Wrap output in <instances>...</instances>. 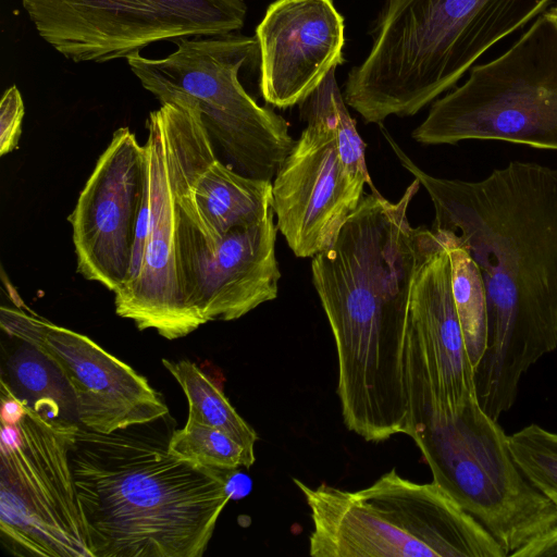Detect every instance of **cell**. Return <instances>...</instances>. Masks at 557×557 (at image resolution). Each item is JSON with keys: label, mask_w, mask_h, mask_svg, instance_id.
Returning <instances> with one entry per match:
<instances>
[{"label": "cell", "mask_w": 557, "mask_h": 557, "mask_svg": "<svg viewBox=\"0 0 557 557\" xmlns=\"http://www.w3.org/2000/svg\"><path fill=\"white\" fill-rule=\"evenodd\" d=\"M310 510L312 557H506L488 531L435 481L396 469L347 491L294 478Z\"/></svg>", "instance_id": "obj_6"}, {"label": "cell", "mask_w": 557, "mask_h": 557, "mask_svg": "<svg viewBox=\"0 0 557 557\" xmlns=\"http://www.w3.org/2000/svg\"><path fill=\"white\" fill-rule=\"evenodd\" d=\"M162 363L187 398L188 418L226 433L255 456L258 435L221 388L189 360L162 359Z\"/></svg>", "instance_id": "obj_19"}, {"label": "cell", "mask_w": 557, "mask_h": 557, "mask_svg": "<svg viewBox=\"0 0 557 557\" xmlns=\"http://www.w3.org/2000/svg\"><path fill=\"white\" fill-rule=\"evenodd\" d=\"M305 120L306 127L272 182V210L295 256L312 258L334 244L366 184L342 162L325 117L307 104Z\"/></svg>", "instance_id": "obj_15"}, {"label": "cell", "mask_w": 557, "mask_h": 557, "mask_svg": "<svg viewBox=\"0 0 557 557\" xmlns=\"http://www.w3.org/2000/svg\"><path fill=\"white\" fill-rule=\"evenodd\" d=\"M416 265L403 338V370L410 436L430 418L456 412L478 398L451 288V264L444 235L414 231Z\"/></svg>", "instance_id": "obj_12"}, {"label": "cell", "mask_w": 557, "mask_h": 557, "mask_svg": "<svg viewBox=\"0 0 557 557\" xmlns=\"http://www.w3.org/2000/svg\"><path fill=\"white\" fill-rule=\"evenodd\" d=\"M194 199L212 252L228 232L269 214L272 181L245 176L216 158L197 177Z\"/></svg>", "instance_id": "obj_18"}, {"label": "cell", "mask_w": 557, "mask_h": 557, "mask_svg": "<svg viewBox=\"0 0 557 557\" xmlns=\"http://www.w3.org/2000/svg\"><path fill=\"white\" fill-rule=\"evenodd\" d=\"M508 443L525 478L557 509V433L531 423L508 435Z\"/></svg>", "instance_id": "obj_23"}, {"label": "cell", "mask_w": 557, "mask_h": 557, "mask_svg": "<svg viewBox=\"0 0 557 557\" xmlns=\"http://www.w3.org/2000/svg\"><path fill=\"white\" fill-rule=\"evenodd\" d=\"M435 481L476 519L507 556L557 523L556 507L525 478L508 435L478 398L434 416L409 436Z\"/></svg>", "instance_id": "obj_9"}, {"label": "cell", "mask_w": 557, "mask_h": 557, "mask_svg": "<svg viewBox=\"0 0 557 557\" xmlns=\"http://www.w3.org/2000/svg\"><path fill=\"white\" fill-rule=\"evenodd\" d=\"M381 129L428 191L431 230L453 233L481 272L488 335L475 387L498 420L515 404L521 376L557 348V168L516 160L479 181L435 177Z\"/></svg>", "instance_id": "obj_1"}, {"label": "cell", "mask_w": 557, "mask_h": 557, "mask_svg": "<svg viewBox=\"0 0 557 557\" xmlns=\"http://www.w3.org/2000/svg\"><path fill=\"white\" fill-rule=\"evenodd\" d=\"M414 177L396 202L364 194L334 244L312 257L313 286L334 338L345 426L383 442L409 426L403 338L416 265L407 210Z\"/></svg>", "instance_id": "obj_2"}, {"label": "cell", "mask_w": 557, "mask_h": 557, "mask_svg": "<svg viewBox=\"0 0 557 557\" xmlns=\"http://www.w3.org/2000/svg\"><path fill=\"white\" fill-rule=\"evenodd\" d=\"M549 2L386 0L368 57L347 76L344 99L367 123L414 115Z\"/></svg>", "instance_id": "obj_4"}, {"label": "cell", "mask_w": 557, "mask_h": 557, "mask_svg": "<svg viewBox=\"0 0 557 557\" xmlns=\"http://www.w3.org/2000/svg\"><path fill=\"white\" fill-rule=\"evenodd\" d=\"M164 58H126L141 86L160 103L185 98L195 103L214 147L236 172L274 178L295 145L286 120L259 106L238 78L259 52L256 38L227 34L178 38Z\"/></svg>", "instance_id": "obj_7"}, {"label": "cell", "mask_w": 557, "mask_h": 557, "mask_svg": "<svg viewBox=\"0 0 557 557\" xmlns=\"http://www.w3.org/2000/svg\"><path fill=\"white\" fill-rule=\"evenodd\" d=\"M53 363L38 349L26 344L9 360L11 389L21 393L26 404L34 400L35 409H48L49 412L64 417L62 407L65 400L57 375H52ZM65 418V417H64ZM67 419V418H66Z\"/></svg>", "instance_id": "obj_24"}, {"label": "cell", "mask_w": 557, "mask_h": 557, "mask_svg": "<svg viewBox=\"0 0 557 557\" xmlns=\"http://www.w3.org/2000/svg\"><path fill=\"white\" fill-rule=\"evenodd\" d=\"M557 556V523L531 543L511 554V557Z\"/></svg>", "instance_id": "obj_26"}, {"label": "cell", "mask_w": 557, "mask_h": 557, "mask_svg": "<svg viewBox=\"0 0 557 557\" xmlns=\"http://www.w3.org/2000/svg\"><path fill=\"white\" fill-rule=\"evenodd\" d=\"M1 424L3 545L17 556L92 557L70 459L78 424L26 403L17 424Z\"/></svg>", "instance_id": "obj_10"}, {"label": "cell", "mask_w": 557, "mask_h": 557, "mask_svg": "<svg viewBox=\"0 0 557 557\" xmlns=\"http://www.w3.org/2000/svg\"><path fill=\"white\" fill-rule=\"evenodd\" d=\"M1 391V423L17 424L25 413V401L17 397L3 380Z\"/></svg>", "instance_id": "obj_27"}, {"label": "cell", "mask_w": 557, "mask_h": 557, "mask_svg": "<svg viewBox=\"0 0 557 557\" xmlns=\"http://www.w3.org/2000/svg\"><path fill=\"white\" fill-rule=\"evenodd\" d=\"M25 113L24 102L16 86L8 88L0 102V154L18 147L21 125Z\"/></svg>", "instance_id": "obj_25"}, {"label": "cell", "mask_w": 557, "mask_h": 557, "mask_svg": "<svg viewBox=\"0 0 557 557\" xmlns=\"http://www.w3.org/2000/svg\"><path fill=\"white\" fill-rule=\"evenodd\" d=\"M145 191V147L128 127H120L67 218L84 278L113 293L127 283Z\"/></svg>", "instance_id": "obj_14"}, {"label": "cell", "mask_w": 557, "mask_h": 557, "mask_svg": "<svg viewBox=\"0 0 557 557\" xmlns=\"http://www.w3.org/2000/svg\"><path fill=\"white\" fill-rule=\"evenodd\" d=\"M1 327L53 363L73 395L83 426L111 433L169 413L145 376L89 337L7 307H1Z\"/></svg>", "instance_id": "obj_13"}, {"label": "cell", "mask_w": 557, "mask_h": 557, "mask_svg": "<svg viewBox=\"0 0 557 557\" xmlns=\"http://www.w3.org/2000/svg\"><path fill=\"white\" fill-rule=\"evenodd\" d=\"M147 129L149 214L143 261L136 280L114 293V305L116 314L134 321L138 330L153 329L176 339L203 324L183 290L182 258L201 235L208 239L194 186L218 154L197 106L188 99L174 98L151 111Z\"/></svg>", "instance_id": "obj_5"}, {"label": "cell", "mask_w": 557, "mask_h": 557, "mask_svg": "<svg viewBox=\"0 0 557 557\" xmlns=\"http://www.w3.org/2000/svg\"><path fill=\"white\" fill-rule=\"evenodd\" d=\"M38 35L65 59L104 63L162 40L222 36L245 23L244 0H22Z\"/></svg>", "instance_id": "obj_11"}, {"label": "cell", "mask_w": 557, "mask_h": 557, "mask_svg": "<svg viewBox=\"0 0 557 557\" xmlns=\"http://www.w3.org/2000/svg\"><path fill=\"white\" fill-rule=\"evenodd\" d=\"M256 39L262 97L280 109L306 101L344 62V18L332 0H275Z\"/></svg>", "instance_id": "obj_16"}, {"label": "cell", "mask_w": 557, "mask_h": 557, "mask_svg": "<svg viewBox=\"0 0 557 557\" xmlns=\"http://www.w3.org/2000/svg\"><path fill=\"white\" fill-rule=\"evenodd\" d=\"M550 20H553L557 24V4L552 7L546 13H544Z\"/></svg>", "instance_id": "obj_28"}, {"label": "cell", "mask_w": 557, "mask_h": 557, "mask_svg": "<svg viewBox=\"0 0 557 557\" xmlns=\"http://www.w3.org/2000/svg\"><path fill=\"white\" fill-rule=\"evenodd\" d=\"M411 136L423 145L498 140L557 151V24L540 15L506 52L436 100Z\"/></svg>", "instance_id": "obj_8"}, {"label": "cell", "mask_w": 557, "mask_h": 557, "mask_svg": "<svg viewBox=\"0 0 557 557\" xmlns=\"http://www.w3.org/2000/svg\"><path fill=\"white\" fill-rule=\"evenodd\" d=\"M143 424L79 426L70 459L92 557H201L235 470L171 454Z\"/></svg>", "instance_id": "obj_3"}, {"label": "cell", "mask_w": 557, "mask_h": 557, "mask_svg": "<svg viewBox=\"0 0 557 557\" xmlns=\"http://www.w3.org/2000/svg\"><path fill=\"white\" fill-rule=\"evenodd\" d=\"M308 106L319 111L330 124L336 139L342 162L358 181L370 185L371 193L379 194L366 164V145L350 116L343 94L337 85L335 70H332L317 89L309 96Z\"/></svg>", "instance_id": "obj_21"}, {"label": "cell", "mask_w": 557, "mask_h": 557, "mask_svg": "<svg viewBox=\"0 0 557 557\" xmlns=\"http://www.w3.org/2000/svg\"><path fill=\"white\" fill-rule=\"evenodd\" d=\"M168 449L180 458L223 470L250 468L256 461V456L226 433L189 418L183 429L171 434Z\"/></svg>", "instance_id": "obj_22"}, {"label": "cell", "mask_w": 557, "mask_h": 557, "mask_svg": "<svg viewBox=\"0 0 557 557\" xmlns=\"http://www.w3.org/2000/svg\"><path fill=\"white\" fill-rule=\"evenodd\" d=\"M274 212L224 235L198 263L193 305L203 323L242 318L277 297L281 272L275 255Z\"/></svg>", "instance_id": "obj_17"}, {"label": "cell", "mask_w": 557, "mask_h": 557, "mask_svg": "<svg viewBox=\"0 0 557 557\" xmlns=\"http://www.w3.org/2000/svg\"><path fill=\"white\" fill-rule=\"evenodd\" d=\"M441 232L447 243L451 264L453 296L467 350L476 368L487 345L488 322L485 287L481 272L453 233Z\"/></svg>", "instance_id": "obj_20"}]
</instances>
